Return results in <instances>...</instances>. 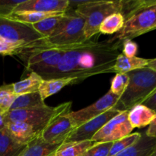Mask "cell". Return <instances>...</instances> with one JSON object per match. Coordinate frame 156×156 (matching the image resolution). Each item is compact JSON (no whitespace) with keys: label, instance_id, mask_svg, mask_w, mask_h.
Instances as JSON below:
<instances>
[{"label":"cell","instance_id":"obj_1","mask_svg":"<svg viewBox=\"0 0 156 156\" xmlns=\"http://www.w3.org/2000/svg\"><path fill=\"white\" fill-rule=\"evenodd\" d=\"M98 34L66 52L55 71L46 79L71 77L81 82L91 76L113 73L123 41L114 37L98 41Z\"/></svg>","mask_w":156,"mask_h":156},{"label":"cell","instance_id":"obj_2","mask_svg":"<svg viewBox=\"0 0 156 156\" xmlns=\"http://www.w3.org/2000/svg\"><path fill=\"white\" fill-rule=\"evenodd\" d=\"M129 84L123 94L114 107L120 111H129L134 106L142 105L148 98L156 92V72L143 68L127 73Z\"/></svg>","mask_w":156,"mask_h":156},{"label":"cell","instance_id":"obj_3","mask_svg":"<svg viewBox=\"0 0 156 156\" xmlns=\"http://www.w3.org/2000/svg\"><path fill=\"white\" fill-rule=\"evenodd\" d=\"M69 2L75 5L69 6L68 10L74 7L73 13L85 19L84 34L86 40L98 34L99 27L107 17L114 13L121 14L123 9L122 0Z\"/></svg>","mask_w":156,"mask_h":156},{"label":"cell","instance_id":"obj_4","mask_svg":"<svg viewBox=\"0 0 156 156\" xmlns=\"http://www.w3.org/2000/svg\"><path fill=\"white\" fill-rule=\"evenodd\" d=\"M72 102H66L56 107L47 105L27 109L13 110L4 114L5 123L22 122L30 125L38 133L56 117L71 111Z\"/></svg>","mask_w":156,"mask_h":156},{"label":"cell","instance_id":"obj_5","mask_svg":"<svg viewBox=\"0 0 156 156\" xmlns=\"http://www.w3.org/2000/svg\"><path fill=\"white\" fill-rule=\"evenodd\" d=\"M85 19L82 17L66 12V16L56 30L47 37L51 46L72 47L88 41L84 34Z\"/></svg>","mask_w":156,"mask_h":156},{"label":"cell","instance_id":"obj_6","mask_svg":"<svg viewBox=\"0 0 156 156\" xmlns=\"http://www.w3.org/2000/svg\"><path fill=\"white\" fill-rule=\"evenodd\" d=\"M156 28V5L140 10L125 20L120 31L115 34L114 38L121 41L140 37Z\"/></svg>","mask_w":156,"mask_h":156},{"label":"cell","instance_id":"obj_7","mask_svg":"<svg viewBox=\"0 0 156 156\" xmlns=\"http://www.w3.org/2000/svg\"><path fill=\"white\" fill-rule=\"evenodd\" d=\"M128 112L129 111H121L110 120L91 140L94 143H114L131 134L133 128L128 120Z\"/></svg>","mask_w":156,"mask_h":156},{"label":"cell","instance_id":"obj_8","mask_svg":"<svg viewBox=\"0 0 156 156\" xmlns=\"http://www.w3.org/2000/svg\"><path fill=\"white\" fill-rule=\"evenodd\" d=\"M119 98V96L115 95L109 91L95 103L79 111H70L68 114L73 124L77 128L114 108Z\"/></svg>","mask_w":156,"mask_h":156},{"label":"cell","instance_id":"obj_9","mask_svg":"<svg viewBox=\"0 0 156 156\" xmlns=\"http://www.w3.org/2000/svg\"><path fill=\"white\" fill-rule=\"evenodd\" d=\"M0 37L12 41L35 42L46 39L30 24L0 18Z\"/></svg>","mask_w":156,"mask_h":156},{"label":"cell","instance_id":"obj_10","mask_svg":"<svg viewBox=\"0 0 156 156\" xmlns=\"http://www.w3.org/2000/svg\"><path fill=\"white\" fill-rule=\"evenodd\" d=\"M69 114V113H68ZM68 114H63L53 119L39 134V137L47 143L62 144L76 129Z\"/></svg>","mask_w":156,"mask_h":156},{"label":"cell","instance_id":"obj_11","mask_svg":"<svg viewBox=\"0 0 156 156\" xmlns=\"http://www.w3.org/2000/svg\"><path fill=\"white\" fill-rule=\"evenodd\" d=\"M121 111L114 108L108 110L104 114L98 116L95 118L86 122L76 128L70 133L65 142H82L91 140L92 137L112 118L119 114ZM64 142V143H65Z\"/></svg>","mask_w":156,"mask_h":156},{"label":"cell","instance_id":"obj_12","mask_svg":"<svg viewBox=\"0 0 156 156\" xmlns=\"http://www.w3.org/2000/svg\"><path fill=\"white\" fill-rule=\"evenodd\" d=\"M69 0H23L13 12H36L43 13H66Z\"/></svg>","mask_w":156,"mask_h":156},{"label":"cell","instance_id":"obj_13","mask_svg":"<svg viewBox=\"0 0 156 156\" xmlns=\"http://www.w3.org/2000/svg\"><path fill=\"white\" fill-rule=\"evenodd\" d=\"M54 47L51 46L47 39L35 42L25 41H12L0 37V54L3 56H27L30 53L38 50Z\"/></svg>","mask_w":156,"mask_h":156},{"label":"cell","instance_id":"obj_14","mask_svg":"<svg viewBox=\"0 0 156 156\" xmlns=\"http://www.w3.org/2000/svg\"><path fill=\"white\" fill-rule=\"evenodd\" d=\"M5 128L15 141L23 145L28 144L39 136L30 125L22 122H8Z\"/></svg>","mask_w":156,"mask_h":156},{"label":"cell","instance_id":"obj_15","mask_svg":"<svg viewBox=\"0 0 156 156\" xmlns=\"http://www.w3.org/2000/svg\"><path fill=\"white\" fill-rule=\"evenodd\" d=\"M155 119V111L143 105H136L128 112V120L133 129L149 126Z\"/></svg>","mask_w":156,"mask_h":156},{"label":"cell","instance_id":"obj_16","mask_svg":"<svg viewBox=\"0 0 156 156\" xmlns=\"http://www.w3.org/2000/svg\"><path fill=\"white\" fill-rule=\"evenodd\" d=\"M151 59L132 56L128 57L120 53L117 57L113 67V73H127L136 69L148 67Z\"/></svg>","mask_w":156,"mask_h":156},{"label":"cell","instance_id":"obj_17","mask_svg":"<svg viewBox=\"0 0 156 156\" xmlns=\"http://www.w3.org/2000/svg\"><path fill=\"white\" fill-rule=\"evenodd\" d=\"M77 83H79L77 79L71 77L44 79L40 85L38 92H39L41 98L45 101V99L50 96L59 92L64 87Z\"/></svg>","mask_w":156,"mask_h":156},{"label":"cell","instance_id":"obj_18","mask_svg":"<svg viewBox=\"0 0 156 156\" xmlns=\"http://www.w3.org/2000/svg\"><path fill=\"white\" fill-rule=\"evenodd\" d=\"M156 151V138H150L144 133L133 146L114 156H149Z\"/></svg>","mask_w":156,"mask_h":156},{"label":"cell","instance_id":"obj_19","mask_svg":"<svg viewBox=\"0 0 156 156\" xmlns=\"http://www.w3.org/2000/svg\"><path fill=\"white\" fill-rule=\"evenodd\" d=\"M60 145L46 143L38 136L27 144L18 156H53Z\"/></svg>","mask_w":156,"mask_h":156},{"label":"cell","instance_id":"obj_20","mask_svg":"<svg viewBox=\"0 0 156 156\" xmlns=\"http://www.w3.org/2000/svg\"><path fill=\"white\" fill-rule=\"evenodd\" d=\"M26 146L15 141L5 127L0 129V156H18Z\"/></svg>","mask_w":156,"mask_h":156},{"label":"cell","instance_id":"obj_21","mask_svg":"<svg viewBox=\"0 0 156 156\" xmlns=\"http://www.w3.org/2000/svg\"><path fill=\"white\" fill-rule=\"evenodd\" d=\"M94 143L92 140L65 142L59 146L53 156H82Z\"/></svg>","mask_w":156,"mask_h":156},{"label":"cell","instance_id":"obj_22","mask_svg":"<svg viewBox=\"0 0 156 156\" xmlns=\"http://www.w3.org/2000/svg\"><path fill=\"white\" fill-rule=\"evenodd\" d=\"M43 80L44 79L41 76L35 73H30L26 79L12 83L13 91L16 95L37 92Z\"/></svg>","mask_w":156,"mask_h":156},{"label":"cell","instance_id":"obj_23","mask_svg":"<svg viewBox=\"0 0 156 156\" xmlns=\"http://www.w3.org/2000/svg\"><path fill=\"white\" fill-rule=\"evenodd\" d=\"M66 16V12L62 15L49 17L35 24H30L38 34L44 37H49L57 29Z\"/></svg>","mask_w":156,"mask_h":156},{"label":"cell","instance_id":"obj_24","mask_svg":"<svg viewBox=\"0 0 156 156\" xmlns=\"http://www.w3.org/2000/svg\"><path fill=\"white\" fill-rule=\"evenodd\" d=\"M44 105H46L45 102L41 98L38 91L29 93V94H20L16 96L9 111L27 109V108L42 106Z\"/></svg>","mask_w":156,"mask_h":156},{"label":"cell","instance_id":"obj_25","mask_svg":"<svg viewBox=\"0 0 156 156\" xmlns=\"http://www.w3.org/2000/svg\"><path fill=\"white\" fill-rule=\"evenodd\" d=\"M124 18L120 13H114L107 17L99 27V34H115L124 24Z\"/></svg>","mask_w":156,"mask_h":156},{"label":"cell","instance_id":"obj_26","mask_svg":"<svg viewBox=\"0 0 156 156\" xmlns=\"http://www.w3.org/2000/svg\"><path fill=\"white\" fill-rule=\"evenodd\" d=\"M142 133H131L129 135L126 136V137L120 139L113 143L111 146V149L109 151L108 156H114L117 154L120 153L122 151L125 150L129 146L135 144L136 142L140 140L141 138Z\"/></svg>","mask_w":156,"mask_h":156},{"label":"cell","instance_id":"obj_27","mask_svg":"<svg viewBox=\"0 0 156 156\" xmlns=\"http://www.w3.org/2000/svg\"><path fill=\"white\" fill-rule=\"evenodd\" d=\"M16 94L13 91L12 84H5L0 86V112L5 114L10 109Z\"/></svg>","mask_w":156,"mask_h":156},{"label":"cell","instance_id":"obj_28","mask_svg":"<svg viewBox=\"0 0 156 156\" xmlns=\"http://www.w3.org/2000/svg\"><path fill=\"white\" fill-rule=\"evenodd\" d=\"M129 81V76L126 73H117L112 79L110 91L115 95L120 97L126 90Z\"/></svg>","mask_w":156,"mask_h":156},{"label":"cell","instance_id":"obj_29","mask_svg":"<svg viewBox=\"0 0 156 156\" xmlns=\"http://www.w3.org/2000/svg\"><path fill=\"white\" fill-rule=\"evenodd\" d=\"M112 144V142L95 143L82 156H108Z\"/></svg>","mask_w":156,"mask_h":156},{"label":"cell","instance_id":"obj_30","mask_svg":"<svg viewBox=\"0 0 156 156\" xmlns=\"http://www.w3.org/2000/svg\"><path fill=\"white\" fill-rule=\"evenodd\" d=\"M22 1L0 0V18H5Z\"/></svg>","mask_w":156,"mask_h":156},{"label":"cell","instance_id":"obj_31","mask_svg":"<svg viewBox=\"0 0 156 156\" xmlns=\"http://www.w3.org/2000/svg\"><path fill=\"white\" fill-rule=\"evenodd\" d=\"M137 51H138V45L136 43L130 40L123 41L122 46V54L128 57H132V56H136Z\"/></svg>","mask_w":156,"mask_h":156},{"label":"cell","instance_id":"obj_32","mask_svg":"<svg viewBox=\"0 0 156 156\" xmlns=\"http://www.w3.org/2000/svg\"><path fill=\"white\" fill-rule=\"evenodd\" d=\"M155 93H153L152 95L149 96L142 105H145L146 107L149 108V109L152 110V111H155L156 110V97H155Z\"/></svg>","mask_w":156,"mask_h":156},{"label":"cell","instance_id":"obj_33","mask_svg":"<svg viewBox=\"0 0 156 156\" xmlns=\"http://www.w3.org/2000/svg\"><path fill=\"white\" fill-rule=\"evenodd\" d=\"M145 134L150 138H156V119L149 125V128L146 130Z\"/></svg>","mask_w":156,"mask_h":156},{"label":"cell","instance_id":"obj_34","mask_svg":"<svg viewBox=\"0 0 156 156\" xmlns=\"http://www.w3.org/2000/svg\"><path fill=\"white\" fill-rule=\"evenodd\" d=\"M5 125V120H4V114H3L2 112H0V129L4 128Z\"/></svg>","mask_w":156,"mask_h":156},{"label":"cell","instance_id":"obj_35","mask_svg":"<svg viewBox=\"0 0 156 156\" xmlns=\"http://www.w3.org/2000/svg\"><path fill=\"white\" fill-rule=\"evenodd\" d=\"M149 156H156V151H155V152H152V153L151 154V155H149Z\"/></svg>","mask_w":156,"mask_h":156}]
</instances>
